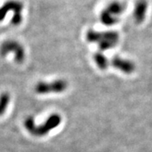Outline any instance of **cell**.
Segmentation results:
<instances>
[{
    "instance_id": "obj_9",
    "label": "cell",
    "mask_w": 152,
    "mask_h": 152,
    "mask_svg": "<svg viewBox=\"0 0 152 152\" xmlns=\"http://www.w3.org/2000/svg\"><path fill=\"white\" fill-rule=\"evenodd\" d=\"M10 101V96L7 92L2 93L0 95V117L5 113L6 110Z\"/></svg>"
},
{
    "instance_id": "obj_8",
    "label": "cell",
    "mask_w": 152,
    "mask_h": 152,
    "mask_svg": "<svg viewBox=\"0 0 152 152\" xmlns=\"http://www.w3.org/2000/svg\"><path fill=\"white\" fill-rule=\"evenodd\" d=\"M94 59L96 64L97 67L102 69V70H105L107 69L108 67V60L106 56H104L102 53H96L95 56H94Z\"/></svg>"
},
{
    "instance_id": "obj_7",
    "label": "cell",
    "mask_w": 152,
    "mask_h": 152,
    "mask_svg": "<svg viewBox=\"0 0 152 152\" xmlns=\"http://www.w3.org/2000/svg\"><path fill=\"white\" fill-rule=\"evenodd\" d=\"M121 11H122V8L119 4L111 5L108 10L105 11V13L102 15V22L106 25H113L117 21L116 16L118 15H120Z\"/></svg>"
},
{
    "instance_id": "obj_3",
    "label": "cell",
    "mask_w": 152,
    "mask_h": 152,
    "mask_svg": "<svg viewBox=\"0 0 152 152\" xmlns=\"http://www.w3.org/2000/svg\"><path fill=\"white\" fill-rule=\"evenodd\" d=\"M10 53L15 55V62L18 64H22L26 58L25 48L18 42L14 40H8L4 42L0 47V53L3 57H6Z\"/></svg>"
},
{
    "instance_id": "obj_5",
    "label": "cell",
    "mask_w": 152,
    "mask_h": 152,
    "mask_svg": "<svg viewBox=\"0 0 152 152\" xmlns=\"http://www.w3.org/2000/svg\"><path fill=\"white\" fill-rule=\"evenodd\" d=\"M22 9V5L19 2L10 1L7 3L5 5L3 6V8L0 9V21L5 17L6 12L9 10H15V16L13 17L12 23L14 25H19L21 22V15L20 10Z\"/></svg>"
},
{
    "instance_id": "obj_6",
    "label": "cell",
    "mask_w": 152,
    "mask_h": 152,
    "mask_svg": "<svg viewBox=\"0 0 152 152\" xmlns=\"http://www.w3.org/2000/svg\"><path fill=\"white\" fill-rule=\"evenodd\" d=\"M112 65L115 69L122 71L127 75H130L135 70V64L129 59H124L120 57H114L112 59Z\"/></svg>"
},
{
    "instance_id": "obj_1",
    "label": "cell",
    "mask_w": 152,
    "mask_h": 152,
    "mask_svg": "<svg viewBox=\"0 0 152 152\" xmlns=\"http://www.w3.org/2000/svg\"><path fill=\"white\" fill-rule=\"evenodd\" d=\"M62 118L58 114L53 113L50 115L48 119L42 124L36 125L35 120L32 117H28L24 122L26 129L33 136L36 137H43L47 135L50 131L54 129L61 124Z\"/></svg>"
},
{
    "instance_id": "obj_2",
    "label": "cell",
    "mask_w": 152,
    "mask_h": 152,
    "mask_svg": "<svg viewBox=\"0 0 152 152\" xmlns=\"http://www.w3.org/2000/svg\"><path fill=\"white\" fill-rule=\"evenodd\" d=\"M87 40L90 42H96L102 50H108L116 46L118 42V35L116 32H96L89 31Z\"/></svg>"
},
{
    "instance_id": "obj_4",
    "label": "cell",
    "mask_w": 152,
    "mask_h": 152,
    "mask_svg": "<svg viewBox=\"0 0 152 152\" xmlns=\"http://www.w3.org/2000/svg\"><path fill=\"white\" fill-rule=\"evenodd\" d=\"M68 87V83L64 80H56L53 82H38L35 86V91L40 94L61 93L64 91Z\"/></svg>"
}]
</instances>
